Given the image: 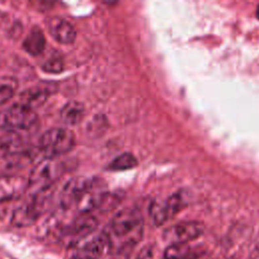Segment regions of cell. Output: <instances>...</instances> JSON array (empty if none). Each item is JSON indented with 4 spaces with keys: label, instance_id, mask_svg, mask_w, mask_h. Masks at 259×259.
<instances>
[{
    "label": "cell",
    "instance_id": "obj_20",
    "mask_svg": "<svg viewBox=\"0 0 259 259\" xmlns=\"http://www.w3.org/2000/svg\"><path fill=\"white\" fill-rule=\"evenodd\" d=\"M16 81L12 78L0 79V105L7 102L14 94L16 90Z\"/></svg>",
    "mask_w": 259,
    "mask_h": 259
},
{
    "label": "cell",
    "instance_id": "obj_2",
    "mask_svg": "<svg viewBox=\"0 0 259 259\" xmlns=\"http://www.w3.org/2000/svg\"><path fill=\"white\" fill-rule=\"evenodd\" d=\"M51 201L50 189L33 192L12 213L11 224L18 228L30 226L48 209Z\"/></svg>",
    "mask_w": 259,
    "mask_h": 259
},
{
    "label": "cell",
    "instance_id": "obj_18",
    "mask_svg": "<svg viewBox=\"0 0 259 259\" xmlns=\"http://www.w3.org/2000/svg\"><path fill=\"white\" fill-rule=\"evenodd\" d=\"M121 200V194L117 192H102L96 202L95 209L101 211H109L116 207V205Z\"/></svg>",
    "mask_w": 259,
    "mask_h": 259
},
{
    "label": "cell",
    "instance_id": "obj_15",
    "mask_svg": "<svg viewBox=\"0 0 259 259\" xmlns=\"http://www.w3.org/2000/svg\"><path fill=\"white\" fill-rule=\"evenodd\" d=\"M45 47H46V38L41 29L37 26L33 27L24 38V41H23L24 50L32 56H37L40 53H42Z\"/></svg>",
    "mask_w": 259,
    "mask_h": 259
},
{
    "label": "cell",
    "instance_id": "obj_14",
    "mask_svg": "<svg viewBox=\"0 0 259 259\" xmlns=\"http://www.w3.org/2000/svg\"><path fill=\"white\" fill-rule=\"evenodd\" d=\"M84 105L79 101L71 100L63 106L60 112V116L64 123L68 125H76L81 122L84 117Z\"/></svg>",
    "mask_w": 259,
    "mask_h": 259
},
{
    "label": "cell",
    "instance_id": "obj_7",
    "mask_svg": "<svg viewBox=\"0 0 259 259\" xmlns=\"http://www.w3.org/2000/svg\"><path fill=\"white\" fill-rule=\"evenodd\" d=\"M204 231V227L199 222H181L167 228L163 234L164 240L172 244H188V242L198 238Z\"/></svg>",
    "mask_w": 259,
    "mask_h": 259
},
{
    "label": "cell",
    "instance_id": "obj_22",
    "mask_svg": "<svg viewBox=\"0 0 259 259\" xmlns=\"http://www.w3.org/2000/svg\"><path fill=\"white\" fill-rule=\"evenodd\" d=\"M256 16H257L258 19H259V5L257 6V9H256Z\"/></svg>",
    "mask_w": 259,
    "mask_h": 259
},
{
    "label": "cell",
    "instance_id": "obj_6",
    "mask_svg": "<svg viewBox=\"0 0 259 259\" xmlns=\"http://www.w3.org/2000/svg\"><path fill=\"white\" fill-rule=\"evenodd\" d=\"M96 179L76 177L68 181L63 187L60 195V203L63 209L77 206L84 195L94 186Z\"/></svg>",
    "mask_w": 259,
    "mask_h": 259
},
{
    "label": "cell",
    "instance_id": "obj_17",
    "mask_svg": "<svg viewBox=\"0 0 259 259\" xmlns=\"http://www.w3.org/2000/svg\"><path fill=\"white\" fill-rule=\"evenodd\" d=\"M185 205L186 200L181 192H175L167 200L163 201V206L168 220L176 215Z\"/></svg>",
    "mask_w": 259,
    "mask_h": 259
},
{
    "label": "cell",
    "instance_id": "obj_13",
    "mask_svg": "<svg viewBox=\"0 0 259 259\" xmlns=\"http://www.w3.org/2000/svg\"><path fill=\"white\" fill-rule=\"evenodd\" d=\"M23 149L21 136L14 131L0 128V157H11L19 154Z\"/></svg>",
    "mask_w": 259,
    "mask_h": 259
},
{
    "label": "cell",
    "instance_id": "obj_21",
    "mask_svg": "<svg viewBox=\"0 0 259 259\" xmlns=\"http://www.w3.org/2000/svg\"><path fill=\"white\" fill-rule=\"evenodd\" d=\"M63 69L64 62L60 56H52L42 64V70L49 73H60Z\"/></svg>",
    "mask_w": 259,
    "mask_h": 259
},
{
    "label": "cell",
    "instance_id": "obj_4",
    "mask_svg": "<svg viewBox=\"0 0 259 259\" xmlns=\"http://www.w3.org/2000/svg\"><path fill=\"white\" fill-rule=\"evenodd\" d=\"M38 146L46 158H57L74 148L75 136L67 128H51L40 137Z\"/></svg>",
    "mask_w": 259,
    "mask_h": 259
},
{
    "label": "cell",
    "instance_id": "obj_3",
    "mask_svg": "<svg viewBox=\"0 0 259 259\" xmlns=\"http://www.w3.org/2000/svg\"><path fill=\"white\" fill-rule=\"evenodd\" d=\"M64 164L57 158H45L30 171L27 179L28 189L33 192L50 189L64 174Z\"/></svg>",
    "mask_w": 259,
    "mask_h": 259
},
{
    "label": "cell",
    "instance_id": "obj_12",
    "mask_svg": "<svg viewBox=\"0 0 259 259\" xmlns=\"http://www.w3.org/2000/svg\"><path fill=\"white\" fill-rule=\"evenodd\" d=\"M53 85L48 83H39L24 90L19 96V104L24 105L30 109L40 106L47 101L52 93Z\"/></svg>",
    "mask_w": 259,
    "mask_h": 259
},
{
    "label": "cell",
    "instance_id": "obj_10",
    "mask_svg": "<svg viewBox=\"0 0 259 259\" xmlns=\"http://www.w3.org/2000/svg\"><path fill=\"white\" fill-rule=\"evenodd\" d=\"M27 189L25 178L18 175H0V202L19 198Z\"/></svg>",
    "mask_w": 259,
    "mask_h": 259
},
{
    "label": "cell",
    "instance_id": "obj_11",
    "mask_svg": "<svg viewBox=\"0 0 259 259\" xmlns=\"http://www.w3.org/2000/svg\"><path fill=\"white\" fill-rule=\"evenodd\" d=\"M47 26L51 35L57 41L64 45L74 42L76 38V30L74 26L65 18L53 16L47 20Z\"/></svg>",
    "mask_w": 259,
    "mask_h": 259
},
{
    "label": "cell",
    "instance_id": "obj_5",
    "mask_svg": "<svg viewBox=\"0 0 259 259\" xmlns=\"http://www.w3.org/2000/svg\"><path fill=\"white\" fill-rule=\"evenodd\" d=\"M37 116L33 109L19 103L7 108L1 116V127L18 131H30L36 126Z\"/></svg>",
    "mask_w": 259,
    "mask_h": 259
},
{
    "label": "cell",
    "instance_id": "obj_8",
    "mask_svg": "<svg viewBox=\"0 0 259 259\" xmlns=\"http://www.w3.org/2000/svg\"><path fill=\"white\" fill-rule=\"evenodd\" d=\"M109 245V238L102 234L82 242L74 247L70 259H98Z\"/></svg>",
    "mask_w": 259,
    "mask_h": 259
},
{
    "label": "cell",
    "instance_id": "obj_19",
    "mask_svg": "<svg viewBox=\"0 0 259 259\" xmlns=\"http://www.w3.org/2000/svg\"><path fill=\"white\" fill-rule=\"evenodd\" d=\"M138 164V161L136 157L131 154V153H123L117 157H115L110 165L109 169L112 171H122V170H127L131 168L136 167Z\"/></svg>",
    "mask_w": 259,
    "mask_h": 259
},
{
    "label": "cell",
    "instance_id": "obj_9",
    "mask_svg": "<svg viewBox=\"0 0 259 259\" xmlns=\"http://www.w3.org/2000/svg\"><path fill=\"white\" fill-rule=\"evenodd\" d=\"M97 226L98 221L94 215L89 212H82L66 227L63 236L76 243L77 241H81L91 235L96 230Z\"/></svg>",
    "mask_w": 259,
    "mask_h": 259
},
{
    "label": "cell",
    "instance_id": "obj_16",
    "mask_svg": "<svg viewBox=\"0 0 259 259\" xmlns=\"http://www.w3.org/2000/svg\"><path fill=\"white\" fill-rule=\"evenodd\" d=\"M197 253L188 244H172L164 251V259H196Z\"/></svg>",
    "mask_w": 259,
    "mask_h": 259
},
{
    "label": "cell",
    "instance_id": "obj_1",
    "mask_svg": "<svg viewBox=\"0 0 259 259\" xmlns=\"http://www.w3.org/2000/svg\"><path fill=\"white\" fill-rule=\"evenodd\" d=\"M143 228V217L138 209L133 207L120 209L110 224L113 236L122 240V248L136 245L142 239Z\"/></svg>",
    "mask_w": 259,
    "mask_h": 259
}]
</instances>
